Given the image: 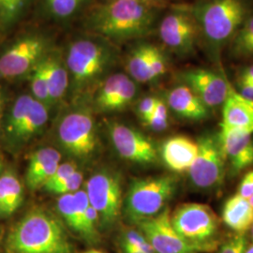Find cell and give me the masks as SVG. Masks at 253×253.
Here are the masks:
<instances>
[{
  "mask_svg": "<svg viewBox=\"0 0 253 253\" xmlns=\"http://www.w3.org/2000/svg\"><path fill=\"white\" fill-rule=\"evenodd\" d=\"M7 253H72L62 221L43 208H31L10 229Z\"/></svg>",
  "mask_w": 253,
  "mask_h": 253,
  "instance_id": "obj_1",
  "label": "cell"
},
{
  "mask_svg": "<svg viewBox=\"0 0 253 253\" xmlns=\"http://www.w3.org/2000/svg\"><path fill=\"white\" fill-rule=\"evenodd\" d=\"M153 9L143 0H111L95 9L87 19L93 32L116 42L145 36L152 29Z\"/></svg>",
  "mask_w": 253,
  "mask_h": 253,
  "instance_id": "obj_2",
  "label": "cell"
},
{
  "mask_svg": "<svg viewBox=\"0 0 253 253\" xmlns=\"http://www.w3.org/2000/svg\"><path fill=\"white\" fill-rule=\"evenodd\" d=\"M178 8L195 19L201 34L215 51L233 40L249 13L244 0H205Z\"/></svg>",
  "mask_w": 253,
  "mask_h": 253,
  "instance_id": "obj_3",
  "label": "cell"
},
{
  "mask_svg": "<svg viewBox=\"0 0 253 253\" xmlns=\"http://www.w3.org/2000/svg\"><path fill=\"white\" fill-rule=\"evenodd\" d=\"M59 146L70 157L85 162L97 153L99 136L95 118L85 106H76L62 115L55 130Z\"/></svg>",
  "mask_w": 253,
  "mask_h": 253,
  "instance_id": "obj_4",
  "label": "cell"
},
{
  "mask_svg": "<svg viewBox=\"0 0 253 253\" xmlns=\"http://www.w3.org/2000/svg\"><path fill=\"white\" fill-rule=\"evenodd\" d=\"M176 181L172 175L131 181L123 204L126 217L137 223L161 213L175 192Z\"/></svg>",
  "mask_w": 253,
  "mask_h": 253,
  "instance_id": "obj_5",
  "label": "cell"
},
{
  "mask_svg": "<svg viewBox=\"0 0 253 253\" xmlns=\"http://www.w3.org/2000/svg\"><path fill=\"white\" fill-rule=\"evenodd\" d=\"M113 54V50L100 41L81 39L73 42L65 63L74 91L84 90L97 81L112 62Z\"/></svg>",
  "mask_w": 253,
  "mask_h": 253,
  "instance_id": "obj_6",
  "label": "cell"
},
{
  "mask_svg": "<svg viewBox=\"0 0 253 253\" xmlns=\"http://www.w3.org/2000/svg\"><path fill=\"white\" fill-rule=\"evenodd\" d=\"M171 220L176 232L200 251L212 252L216 248L218 219L207 205L184 204L171 213Z\"/></svg>",
  "mask_w": 253,
  "mask_h": 253,
  "instance_id": "obj_7",
  "label": "cell"
},
{
  "mask_svg": "<svg viewBox=\"0 0 253 253\" xmlns=\"http://www.w3.org/2000/svg\"><path fill=\"white\" fill-rule=\"evenodd\" d=\"M84 190L91 207L99 215L100 224L109 228L118 222L124 204L119 173L101 169L88 178Z\"/></svg>",
  "mask_w": 253,
  "mask_h": 253,
  "instance_id": "obj_8",
  "label": "cell"
},
{
  "mask_svg": "<svg viewBox=\"0 0 253 253\" xmlns=\"http://www.w3.org/2000/svg\"><path fill=\"white\" fill-rule=\"evenodd\" d=\"M197 145L198 153L188 172L190 181L200 190L215 189L224 179L226 166L219 134H203Z\"/></svg>",
  "mask_w": 253,
  "mask_h": 253,
  "instance_id": "obj_9",
  "label": "cell"
},
{
  "mask_svg": "<svg viewBox=\"0 0 253 253\" xmlns=\"http://www.w3.org/2000/svg\"><path fill=\"white\" fill-rule=\"evenodd\" d=\"M49 53L45 37L31 34L20 38L0 55V78L15 79L29 74Z\"/></svg>",
  "mask_w": 253,
  "mask_h": 253,
  "instance_id": "obj_10",
  "label": "cell"
},
{
  "mask_svg": "<svg viewBox=\"0 0 253 253\" xmlns=\"http://www.w3.org/2000/svg\"><path fill=\"white\" fill-rule=\"evenodd\" d=\"M136 224L156 253H200L195 246L186 241L173 228L171 211L167 207L158 215Z\"/></svg>",
  "mask_w": 253,
  "mask_h": 253,
  "instance_id": "obj_11",
  "label": "cell"
},
{
  "mask_svg": "<svg viewBox=\"0 0 253 253\" xmlns=\"http://www.w3.org/2000/svg\"><path fill=\"white\" fill-rule=\"evenodd\" d=\"M159 34L163 43L174 53L188 55L195 52L201 31L195 19L188 11L176 7L163 19Z\"/></svg>",
  "mask_w": 253,
  "mask_h": 253,
  "instance_id": "obj_12",
  "label": "cell"
},
{
  "mask_svg": "<svg viewBox=\"0 0 253 253\" xmlns=\"http://www.w3.org/2000/svg\"><path fill=\"white\" fill-rule=\"evenodd\" d=\"M110 137L118 155L131 163L148 164L158 160L153 142L141 131L120 123L110 126Z\"/></svg>",
  "mask_w": 253,
  "mask_h": 253,
  "instance_id": "obj_13",
  "label": "cell"
},
{
  "mask_svg": "<svg viewBox=\"0 0 253 253\" xmlns=\"http://www.w3.org/2000/svg\"><path fill=\"white\" fill-rule=\"evenodd\" d=\"M183 81L208 108L223 104L228 93V80L217 73L205 69L190 70L181 75Z\"/></svg>",
  "mask_w": 253,
  "mask_h": 253,
  "instance_id": "obj_14",
  "label": "cell"
},
{
  "mask_svg": "<svg viewBox=\"0 0 253 253\" xmlns=\"http://www.w3.org/2000/svg\"><path fill=\"white\" fill-rule=\"evenodd\" d=\"M135 82L124 73H116L102 83L95 97L96 107L102 112L126 108L135 98Z\"/></svg>",
  "mask_w": 253,
  "mask_h": 253,
  "instance_id": "obj_15",
  "label": "cell"
},
{
  "mask_svg": "<svg viewBox=\"0 0 253 253\" xmlns=\"http://www.w3.org/2000/svg\"><path fill=\"white\" fill-rule=\"evenodd\" d=\"M218 134L232 172L238 173L253 165V134L238 129H220Z\"/></svg>",
  "mask_w": 253,
  "mask_h": 253,
  "instance_id": "obj_16",
  "label": "cell"
},
{
  "mask_svg": "<svg viewBox=\"0 0 253 253\" xmlns=\"http://www.w3.org/2000/svg\"><path fill=\"white\" fill-rule=\"evenodd\" d=\"M222 106L220 129H238L253 134V100L241 96L230 82Z\"/></svg>",
  "mask_w": 253,
  "mask_h": 253,
  "instance_id": "obj_17",
  "label": "cell"
},
{
  "mask_svg": "<svg viewBox=\"0 0 253 253\" xmlns=\"http://www.w3.org/2000/svg\"><path fill=\"white\" fill-rule=\"evenodd\" d=\"M61 163V153L54 147H42L29 158L26 184L30 190L42 189Z\"/></svg>",
  "mask_w": 253,
  "mask_h": 253,
  "instance_id": "obj_18",
  "label": "cell"
},
{
  "mask_svg": "<svg viewBox=\"0 0 253 253\" xmlns=\"http://www.w3.org/2000/svg\"><path fill=\"white\" fill-rule=\"evenodd\" d=\"M198 153L197 142L187 136H174L164 142L162 158L172 172H189Z\"/></svg>",
  "mask_w": 253,
  "mask_h": 253,
  "instance_id": "obj_19",
  "label": "cell"
},
{
  "mask_svg": "<svg viewBox=\"0 0 253 253\" xmlns=\"http://www.w3.org/2000/svg\"><path fill=\"white\" fill-rule=\"evenodd\" d=\"M167 104L177 116L190 121H202L209 116V108L186 84L175 86L168 93Z\"/></svg>",
  "mask_w": 253,
  "mask_h": 253,
  "instance_id": "obj_20",
  "label": "cell"
},
{
  "mask_svg": "<svg viewBox=\"0 0 253 253\" xmlns=\"http://www.w3.org/2000/svg\"><path fill=\"white\" fill-rule=\"evenodd\" d=\"M51 106L61 101L70 85V75L60 55L50 52L43 59Z\"/></svg>",
  "mask_w": 253,
  "mask_h": 253,
  "instance_id": "obj_21",
  "label": "cell"
},
{
  "mask_svg": "<svg viewBox=\"0 0 253 253\" xmlns=\"http://www.w3.org/2000/svg\"><path fill=\"white\" fill-rule=\"evenodd\" d=\"M222 220L235 234H246L253 224V207L249 199L235 194L227 200L222 209Z\"/></svg>",
  "mask_w": 253,
  "mask_h": 253,
  "instance_id": "obj_22",
  "label": "cell"
},
{
  "mask_svg": "<svg viewBox=\"0 0 253 253\" xmlns=\"http://www.w3.org/2000/svg\"><path fill=\"white\" fill-rule=\"evenodd\" d=\"M24 201V188L15 172L7 170L0 174V220L12 216Z\"/></svg>",
  "mask_w": 253,
  "mask_h": 253,
  "instance_id": "obj_23",
  "label": "cell"
},
{
  "mask_svg": "<svg viewBox=\"0 0 253 253\" xmlns=\"http://www.w3.org/2000/svg\"><path fill=\"white\" fill-rule=\"evenodd\" d=\"M49 119V108L45 104L34 100L32 106L27 113L24 122L19 127L16 134L11 139L9 145L20 147L26 145L31 139L42 133Z\"/></svg>",
  "mask_w": 253,
  "mask_h": 253,
  "instance_id": "obj_24",
  "label": "cell"
},
{
  "mask_svg": "<svg viewBox=\"0 0 253 253\" xmlns=\"http://www.w3.org/2000/svg\"><path fill=\"white\" fill-rule=\"evenodd\" d=\"M152 44L145 43L136 46L126 58V71L134 82L154 81L150 66V51Z\"/></svg>",
  "mask_w": 253,
  "mask_h": 253,
  "instance_id": "obj_25",
  "label": "cell"
},
{
  "mask_svg": "<svg viewBox=\"0 0 253 253\" xmlns=\"http://www.w3.org/2000/svg\"><path fill=\"white\" fill-rule=\"evenodd\" d=\"M34 100L35 99L31 95L24 94L18 97L12 104L11 109L8 114V117L6 118L4 126L5 135L8 143H9L16 134L19 127L21 126L27 117L28 111L31 108Z\"/></svg>",
  "mask_w": 253,
  "mask_h": 253,
  "instance_id": "obj_26",
  "label": "cell"
},
{
  "mask_svg": "<svg viewBox=\"0 0 253 253\" xmlns=\"http://www.w3.org/2000/svg\"><path fill=\"white\" fill-rule=\"evenodd\" d=\"M231 44V52L236 57L253 56V16L245 20Z\"/></svg>",
  "mask_w": 253,
  "mask_h": 253,
  "instance_id": "obj_27",
  "label": "cell"
},
{
  "mask_svg": "<svg viewBox=\"0 0 253 253\" xmlns=\"http://www.w3.org/2000/svg\"><path fill=\"white\" fill-rule=\"evenodd\" d=\"M30 0H0V32L9 31L23 16Z\"/></svg>",
  "mask_w": 253,
  "mask_h": 253,
  "instance_id": "obj_28",
  "label": "cell"
},
{
  "mask_svg": "<svg viewBox=\"0 0 253 253\" xmlns=\"http://www.w3.org/2000/svg\"><path fill=\"white\" fill-rule=\"evenodd\" d=\"M44 59V58H43ZM43 59L38 64L30 74V88L32 97L35 100L45 104L49 108L51 106V100L49 96L48 84L46 80L45 71Z\"/></svg>",
  "mask_w": 253,
  "mask_h": 253,
  "instance_id": "obj_29",
  "label": "cell"
},
{
  "mask_svg": "<svg viewBox=\"0 0 253 253\" xmlns=\"http://www.w3.org/2000/svg\"><path fill=\"white\" fill-rule=\"evenodd\" d=\"M57 210L61 218L70 229L79 233V222L77 217V206L74 193L59 195L57 199Z\"/></svg>",
  "mask_w": 253,
  "mask_h": 253,
  "instance_id": "obj_30",
  "label": "cell"
},
{
  "mask_svg": "<svg viewBox=\"0 0 253 253\" xmlns=\"http://www.w3.org/2000/svg\"><path fill=\"white\" fill-rule=\"evenodd\" d=\"M84 1V0H53L52 3L47 6V9L55 18H68L79 9Z\"/></svg>",
  "mask_w": 253,
  "mask_h": 253,
  "instance_id": "obj_31",
  "label": "cell"
},
{
  "mask_svg": "<svg viewBox=\"0 0 253 253\" xmlns=\"http://www.w3.org/2000/svg\"><path fill=\"white\" fill-rule=\"evenodd\" d=\"M84 182V175L83 172L79 170L73 172L67 179H65L60 184L52 187L48 190L47 192H51L56 195H64V194H71L75 193L76 191L81 190L82 184Z\"/></svg>",
  "mask_w": 253,
  "mask_h": 253,
  "instance_id": "obj_32",
  "label": "cell"
},
{
  "mask_svg": "<svg viewBox=\"0 0 253 253\" xmlns=\"http://www.w3.org/2000/svg\"><path fill=\"white\" fill-rule=\"evenodd\" d=\"M120 240L135 247L143 253H156L154 252L151 245L149 244V242L145 238V235H143L139 230H134V229L125 230L121 235Z\"/></svg>",
  "mask_w": 253,
  "mask_h": 253,
  "instance_id": "obj_33",
  "label": "cell"
},
{
  "mask_svg": "<svg viewBox=\"0 0 253 253\" xmlns=\"http://www.w3.org/2000/svg\"><path fill=\"white\" fill-rule=\"evenodd\" d=\"M78 170V165L74 161L72 162H67V163H60L54 172L53 176L50 178L42 188L43 190H46L52 187H54L61 182H63L65 179H67L70 175H72L73 172H76Z\"/></svg>",
  "mask_w": 253,
  "mask_h": 253,
  "instance_id": "obj_34",
  "label": "cell"
},
{
  "mask_svg": "<svg viewBox=\"0 0 253 253\" xmlns=\"http://www.w3.org/2000/svg\"><path fill=\"white\" fill-rule=\"evenodd\" d=\"M150 66L154 80L162 77L167 72V61L163 51L156 47L151 46L150 51Z\"/></svg>",
  "mask_w": 253,
  "mask_h": 253,
  "instance_id": "obj_35",
  "label": "cell"
},
{
  "mask_svg": "<svg viewBox=\"0 0 253 253\" xmlns=\"http://www.w3.org/2000/svg\"><path fill=\"white\" fill-rule=\"evenodd\" d=\"M248 239L245 234H235L221 245L218 253H245Z\"/></svg>",
  "mask_w": 253,
  "mask_h": 253,
  "instance_id": "obj_36",
  "label": "cell"
},
{
  "mask_svg": "<svg viewBox=\"0 0 253 253\" xmlns=\"http://www.w3.org/2000/svg\"><path fill=\"white\" fill-rule=\"evenodd\" d=\"M159 99L155 97H146L141 100L137 106V113L143 122L153 114Z\"/></svg>",
  "mask_w": 253,
  "mask_h": 253,
  "instance_id": "obj_37",
  "label": "cell"
},
{
  "mask_svg": "<svg viewBox=\"0 0 253 253\" xmlns=\"http://www.w3.org/2000/svg\"><path fill=\"white\" fill-rule=\"evenodd\" d=\"M237 194L250 199L253 195V170L245 174L243 179L240 182Z\"/></svg>",
  "mask_w": 253,
  "mask_h": 253,
  "instance_id": "obj_38",
  "label": "cell"
},
{
  "mask_svg": "<svg viewBox=\"0 0 253 253\" xmlns=\"http://www.w3.org/2000/svg\"><path fill=\"white\" fill-rule=\"evenodd\" d=\"M145 126L150 127L152 130L155 131H162L164 130L167 126H168V119H163V118L155 117L151 115L149 118L144 121Z\"/></svg>",
  "mask_w": 253,
  "mask_h": 253,
  "instance_id": "obj_39",
  "label": "cell"
},
{
  "mask_svg": "<svg viewBox=\"0 0 253 253\" xmlns=\"http://www.w3.org/2000/svg\"><path fill=\"white\" fill-rule=\"evenodd\" d=\"M237 92L246 99L253 100V82L239 78L238 79Z\"/></svg>",
  "mask_w": 253,
  "mask_h": 253,
  "instance_id": "obj_40",
  "label": "cell"
},
{
  "mask_svg": "<svg viewBox=\"0 0 253 253\" xmlns=\"http://www.w3.org/2000/svg\"><path fill=\"white\" fill-rule=\"evenodd\" d=\"M119 249L121 251V253H145L138 250L135 247L131 245L127 244L124 241H119Z\"/></svg>",
  "mask_w": 253,
  "mask_h": 253,
  "instance_id": "obj_41",
  "label": "cell"
},
{
  "mask_svg": "<svg viewBox=\"0 0 253 253\" xmlns=\"http://www.w3.org/2000/svg\"><path fill=\"white\" fill-rule=\"evenodd\" d=\"M239 78L246 79L249 81L253 82V65L246 68L242 73H240Z\"/></svg>",
  "mask_w": 253,
  "mask_h": 253,
  "instance_id": "obj_42",
  "label": "cell"
},
{
  "mask_svg": "<svg viewBox=\"0 0 253 253\" xmlns=\"http://www.w3.org/2000/svg\"><path fill=\"white\" fill-rule=\"evenodd\" d=\"M5 104H6V96H5L4 90L0 87V126H1V120H2Z\"/></svg>",
  "mask_w": 253,
  "mask_h": 253,
  "instance_id": "obj_43",
  "label": "cell"
},
{
  "mask_svg": "<svg viewBox=\"0 0 253 253\" xmlns=\"http://www.w3.org/2000/svg\"><path fill=\"white\" fill-rule=\"evenodd\" d=\"M82 253H105L104 252H101L100 250H89V251H86V252H84Z\"/></svg>",
  "mask_w": 253,
  "mask_h": 253,
  "instance_id": "obj_44",
  "label": "cell"
},
{
  "mask_svg": "<svg viewBox=\"0 0 253 253\" xmlns=\"http://www.w3.org/2000/svg\"><path fill=\"white\" fill-rule=\"evenodd\" d=\"M245 253H253V244L251 245V246H248Z\"/></svg>",
  "mask_w": 253,
  "mask_h": 253,
  "instance_id": "obj_45",
  "label": "cell"
},
{
  "mask_svg": "<svg viewBox=\"0 0 253 253\" xmlns=\"http://www.w3.org/2000/svg\"><path fill=\"white\" fill-rule=\"evenodd\" d=\"M52 1H53V0H44V2H45L46 7H47V6H49V5H50V4L52 3Z\"/></svg>",
  "mask_w": 253,
  "mask_h": 253,
  "instance_id": "obj_46",
  "label": "cell"
},
{
  "mask_svg": "<svg viewBox=\"0 0 253 253\" xmlns=\"http://www.w3.org/2000/svg\"><path fill=\"white\" fill-rule=\"evenodd\" d=\"M2 168H3V164H2V162H1V160H0V174L2 173Z\"/></svg>",
  "mask_w": 253,
  "mask_h": 253,
  "instance_id": "obj_47",
  "label": "cell"
},
{
  "mask_svg": "<svg viewBox=\"0 0 253 253\" xmlns=\"http://www.w3.org/2000/svg\"><path fill=\"white\" fill-rule=\"evenodd\" d=\"M250 231H251V235H252V238H253V226H252V228H251V230H250Z\"/></svg>",
  "mask_w": 253,
  "mask_h": 253,
  "instance_id": "obj_48",
  "label": "cell"
},
{
  "mask_svg": "<svg viewBox=\"0 0 253 253\" xmlns=\"http://www.w3.org/2000/svg\"><path fill=\"white\" fill-rule=\"evenodd\" d=\"M249 201H250V203L252 204V206L253 207V195L251 197V198H250V199H249Z\"/></svg>",
  "mask_w": 253,
  "mask_h": 253,
  "instance_id": "obj_49",
  "label": "cell"
},
{
  "mask_svg": "<svg viewBox=\"0 0 253 253\" xmlns=\"http://www.w3.org/2000/svg\"><path fill=\"white\" fill-rule=\"evenodd\" d=\"M143 1H145V2H149V1H151V0H143Z\"/></svg>",
  "mask_w": 253,
  "mask_h": 253,
  "instance_id": "obj_50",
  "label": "cell"
},
{
  "mask_svg": "<svg viewBox=\"0 0 253 253\" xmlns=\"http://www.w3.org/2000/svg\"><path fill=\"white\" fill-rule=\"evenodd\" d=\"M0 235H1V234H0Z\"/></svg>",
  "mask_w": 253,
  "mask_h": 253,
  "instance_id": "obj_51",
  "label": "cell"
}]
</instances>
